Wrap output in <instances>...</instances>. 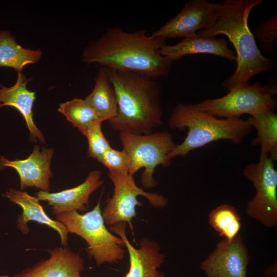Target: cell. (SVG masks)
<instances>
[{
	"mask_svg": "<svg viewBox=\"0 0 277 277\" xmlns=\"http://www.w3.org/2000/svg\"><path fill=\"white\" fill-rule=\"evenodd\" d=\"M160 53L173 62L185 55L201 53L219 56L231 62L236 61V59L234 52L228 47L225 39L212 36L184 38L175 45L164 46Z\"/></svg>",
	"mask_w": 277,
	"mask_h": 277,
	"instance_id": "18",
	"label": "cell"
},
{
	"mask_svg": "<svg viewBox=\"0 0 277 277\" xmlns=\"http://www.w3.org/2000/svg\"><path fill=\"white\" fill-rule=\"evenodd\" d=\"M262 0H224L217 3L216 20L212 26L196 32L198 37L220 34L226 36L236 52V67L233 73L222 83L229 91L248 83L254 75L274 69V59L262 55L248 24L251 10Z\"/></svg>",
	"mask_w": 277,
	"mask_h": 277,
	"instance_id": "2",
	"label": "cell"
},
{
	"mask_svg": "<svg viewBox=\"0 0 277 277\" xmlns=\"http://www.w3.org/2000/svg\"><path fill=\"white\" fill-rule=\"evenodd\" d=\"M244 176L252 182L256 193L248 201L247 214L267 227L277 225V171L273 162L266 155L245 166Z\"/></svg>",
	"mask_w": 277,
	"mask_h": 277,
	"instance_id": "8",
	"label": "cell"
},
{
	"mask_svg": "<svg viewBox=\"0 0 277 277\" xmlns=\"http://www.w3.org/2000/svg\"><path fill=\"white\" fill-rule=\"evenodd\" d=\"M277 36V15L274 14L259 23L256 37L260 48L265 52L274 54L273 44Z\"/></svg>",
	"mask_w": 277,
	"mask_h": 277,
	"instance_id": "24",
	"label": "cell"
},
{
	"mask_svg": "<svg viewBox=\"0 0 277 277\" xmlns=\"http://www.w3.org/2000/svg\"><path fill=\"white\" fill-rule=\"evenodd\" d=\"M217 3L206 0H191L183 9L152 35L167 38L192 37L201 30L207 29L214 24Z\"/></svg>",
	"mask_w": 277,
	"mask_h": 277,
	"instance_id": "10",
	"label": "cell"
},
{
	"mask_svg": "<svg viewBox=\"0 0 277 277\" xmlns=\"http://www.w3.org/2000/svg\"><path fill=\"white\" fill-rule=\"evenodd\" d=\"M101 176L100 170L91 171L85 181L75 187L55 193L40 190L36 193V197L39 200L47 202L55 215L73 211L84 212L89 205L91 194L103 184Z\"/></svg>",
	"mask_w": 277,
	"mask_h": 277,
	"instance_id": "14",
	"label": "cell"
},
{
	"mask_svg": "<svg viewBox=\"0 0 277 277\" xmlns=\"http://www.w3.org/2000/svg\"><path fill=\"white\" fill-rule=\"evenodd\" d=\"M99 123L89 129L85 133L88 141V157L100 162L106 151L110 147L109 142L104 136Z\"/></svg>",
	"mask_w": 277,
	"mask_h": 277,
	"instance_id": "25",
	"label": "cell"
},
{
	"mask_svg": "<svg viewBox=\"0 0 277 277\" xmlns=\"http://www.w3.org/2000/svg\"><path fill=\"white\" fill-rule=\"evenodd\" d=\"M56 219L65 225L69 233H75L86 241L88 256L93 258L98 265L116 263L123 259L124 243L106 228L100 200L92 210L86 213L80 214L77 211L65 212L56 215Z\"/></svg>",
	"mask_w": 277,
	"mask_h": 277,
	"instance_id": "5",
	"label": "cell"
},
{
	"mask_svg": "<svg viewBox=\"0 0 277 277\" xmlns=\"http://www.w3.org/2000/svg\"><path fill=\"white\" fill-rule=\"evenodd\" d=\"M276 94V83L270 80L265 85L256 82L240 85L223 96L206 99L195 105L199 109L218 118L240 117L243 114L253 116L274 110L276 107L274 97Z\"/></svg>",
	"mask_w": 277,
	"mask_h": 277,
	"instance_id": "6",
	"label": "cell"
},
{
	"mask_svg": "<svg viewBox=\"0 0 277 277\" xmlns=\"http://www.w3.org/2000/svg\"><path fill=\"white\" fill-rule=\"evenodd\" d=\"M209 225L228 241L232 240L241 229V216L237 210L228 204H222L209 214Z\"/></svg>",
	"mask_w": 277,
	"mask_h": 277,
	"instance_id": "23",
	"label": "cell"
},
{
	"mask_svg": "<svg viewBox=\"0 0 277 277\" xmlns=\"http://www.w3.org/2000/svg\"><path fill=\"white\" fill-rule=\"evenodd\" d=\"M108 177L114 186V193L106 200L102 214L105 224L113 225L119 222H128L131 227V221L136 215L135 207L142 206L137 199L138 195L147 198L153 207L163 208L168 204V200L157 193L146 192L138 187L133 176L128 172L109 171Z\"/></svg>",
	"mask_w": 277,
	"mask_h": 277,
	"instance_id": "9",
	"label": "cell"
},
{
	"mask_svg": "<svg viewBox=\"0 0 277 277\" xmlns=\"http://www.w3.org/2000/svg\"><path fill=\"white\" fill-rule=\"evenodd\" d=\"M126 223L119 222L110 226L109 230L122 240L129 257V268L125 277H165L158 271L165 261V255L160 252L159 244L149 239L143 238L140 248L134 247L126 234Z\"/></svg>",
	"mask_w": 277,
	"mask_h": 277,
	"instance_id": "12",
	"label": "cell"
},
{
	"mask_svg": "<svg viewBox=\"0 0 277 277\" xmlns=\"http://www.w3.org/2000/svg\"><path fill=\"white\" fill-rule=\"evenodd\" d=\"M29 81L22 73H17L15 84L10 87L0 85V108L13 107L24 117L33 141L38 140L41 144L45 143L44 136L35 125L33 116L32 108L35 100V92L27 89Z\"/></svg>",
	"mask_w": 277,
	"mask_h": 277,
	"instance_id": "17",
	"label": "cell"
},
{
	"mask_svg": "<svg viewBox=\"0 0 277 277\" xmlns=\"http://www.w3.org/2000/svg\"><path fill=\"white\" fill-rule=\"evenodd\" d=\"M58 111L84 135L95 125L103 122L85 100L74 98L67 101L59 105Z\"/></svg>",
	"mask_w": 277,
	"mask_h": 277,
	"instance_id": "22",
	"label": "cell"
},
{
	"mask_svg": "<svg viewBox=\"0 0 277 277\" xmlns=\"http://www.w3.org/2000/svg\"><path fill=\"white\" fill-rule=\"evenodd\" d=\"M247 122L256 131L251 141L253 146H260V155H266L273 161L277 160V114L273 110L258 113Z\"/></svg>",
	"mask_w": 277,
	"mask_h": 277,
	"instance_id": "20",
	"label": "cell"
},
{
	"mask_svg": "<svg viewBox=\"0 0 277 277\" xmlns=\"http://www.w3.org/2000/svg\"><path fill=\"white\" fill-rule=\"evenodd\" d=\"M168 125L171 129H188L183 142L176 144L169 154L170 160L185 156L192 150L220 140L240 144L253 130L246 120L240 117L218 118L199 109L195 104L185 103L174 107Z\"/></svg>",
	"mask_w": 277,
	"mask_h": 277,
	"instance_id": "4",
	"label": "cell"
},
{
	"mask_svg": "<svg viewBox=\"0 0 277 277\" xmlns=\"http://www.w3.org/2000/svg\"><path fill=\"white\" fill-rule=\"evenodd\" d=\"M111 172H128L129 158L127 152L123 149L117 150L109 147L99 162Z\"/></svg>",
	"mask_w": 277,
	"mask_h": 277,
	"instance_id": "26",
	"label": "cell"
},
{
	"mask_svg": "<svg viewBox=\"0 0 277 277\" xmlns=\"http://www.w3.org/2000/svg\"><path fill=\"white\" fill-rule=\"evenodd\" d=\"M41 56V50L24 48L9 31H0V67L11 68L21 73L25 66L36 63Z\"/></svg>",
	"mask_w": 277,
	"mask_h": 277,
	"instance_id": "21",
	"label": "cell"
},
{
	"mask_svg": "<svg viewBox=\"0 0 277 277\" xmlns=\"http://www.w3.org/2000/svg\"><path fill=\"white\" fill-rule=\"evenodd\" d=\"M53 154L52 148L40 147L35 145L30 155L24 160H9L0 157V169L12 168L18 173L21 181V190L29 187L49 192V179L52 173L50 164Z\"/></svg>",
	"mask_w": 277,
	"mask_h": 277,
	"instance_id": "13",
	"label": "cell"
},
{
	"mask_svg": "<svg viewBox=\"0 0 277 277\" xmlns=\"http://www.w3.org/2000/svg\"><path fill=\"white\" fill-rule=\"evenodd\" d=\"M120 139L123 149L129 158L128 173L133 176L138 170L144 168L141 183L145 188L158 185L153 178L155 168L171 164L168 155L176 145L171 134L166 131L148 134H134L120 132Z\"/></svg>",
	"mask_w": 277,
	"mask_h": 277,
	"instance_id": "7",
	"label": "cell"
},
{
	"mask_svg": "<svg viewBox=\"0 0 277 277\" xmlns=\"http://www.w3.org/2000/svg\"><path fill=\"white\" fill-rule=\"evenodd\" d=\"M166 45L165 39L147 36L144 30L129 33L112 27L88 44L82 60L88 65L97 63L157 80L168 76L172 66L173 61L160 53Z\"/></svg>",
	"mask_w": 277,
	"mask_h": 277,
	"instance_id": "1",
	"label": "cell"
},
{
	"mask_svg": "<svg viewBox=\"0 0 277 277\" xmlns=\"http://www.w3.org/2000/svg\"><path fill=\"white\" fill-rule=\"evenodd\" d=\"M249 261L246 245L237 235L231 241L221 240L200 268L207 277H246Z\"/></svg>",
	"mask_w": 277,
	"mask_h": 277,
	"instance_id": "11",
	"label": "cell"
},
{
	"mask_svg": "<svg viewBox=\"0 0 277 277\" xmlns=\"http://www.w3.org/2000/svg\"><path fill=\"white\" fill-rule=\"evenodd\" d=\"M85 100L103 122L110 121L117 115L116 96L106 68H101L98 71L94 87Z\"/></svg>",
	"mask_w": 277,
	"mask_h": 277,
	"instance_id": "19",
	"label": "cell"
},
{
	"mask_svg": "<svg viewBox=\"0 0 277 277\" xmlns=\"http://www.w3.org/2000/svg\"><path fill=\"white\" fill-rule=\"evenodd\" d=\"M49 252L50 256L47 260L12 276L5 277H81L85 267L79 254L66 247H57Z\"/></svg>",
	"mask_w": 277,
	"mask_h": 277,
	"instance_id": "15",
	"label": "cell"
},
{
	"mask_svg": "<svg viewBox=\"0 0 277 277\" xmlns=\"http://www.w3.org/2000/svg\"><path fill=\"white\" fill-rule=\"evenodd\" d=\"M266 277H276V263L273 264L264 271Z\"/></svg>",
	"mask_w": 277,
	"mask_h": 277,
	"instance_id": "27",
	"label": "cell"
},
{
	"mask_svg": "<svg viewBox=\"0 0 277 277\" xmlns=\"http://www.w3.org/2000/svg\"><path fill=\"white\" fill-rule=\"evenodd\" d=\"M3 196L22 208L23 212L18 216L17 226L24 234L28 233L29 231L28 222L34 221L56 230L60 236L62 244L65 246L68 245L69 232L67 228L61 222L53 220L47 215L36 196H31L26 192L13 188L9 189Z\"/></svg>",
	"mask_w": 277,
	"mask_h": 277,
	"instance_id": "16",
	"label": "cell"
},
{
	"mask_svg": "<svg viewBox=\"0 0 277 277\" xmlns=\"http://www.w3.org/2000/svg\"><path fill=\"white\" fill-rule=\"evenodd\" d=\"M106 69L117 101V115L108 121L113 130L148 134L163 124L161 87L156 80L134 72Z\"/></svg>",
	"mask_w": 277,
	"mask_h": 277,
	"instance_id": "3",
	"label": "cell"
}]
</instances>
